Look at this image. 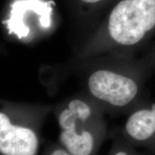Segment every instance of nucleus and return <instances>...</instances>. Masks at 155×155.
<instances>
[{
  "label": "nucleus",
  "mask_w": 155,
  "mask_h": 155,
  "mask_svg": "<svg viewBox=\"0 0 155 155\" xmlns=\"http://www.w3.org/2000/svg\"><path fill=\"white\" fill-rule=\"evenodd\" d=\"M144 64L122 69L100 68L89 75L88 88L95 99L116 111L130 112L143 100L147 79Z\"/></svg>",
  "instance_id": "obj_1"
},
{
  "label": "nucleus",
  "mask_w": 155,
  "mask_h": 155,
  "mask_svg": "<svg viewBox=\"0 0 155 155\" xmlns=\"http://www.w3.org/2000/svg\"><path fill=\"white\" fill-rule=\"evenodd\" d=\"M155 27V0H123L111 12L108 34L116 43L134 46Z\"/></svg>",
  "instance_id": "obj_2"
},
{
  "label": "nucleus",
  "mask_w": 155,
  "mask_h": 155,
  "mask_svg": "<svg viewBox=\"0 0 155 155\" xmlns=\"http://www.w3.org/2000/svg\"><path fill=\"white\" fill-rule=\"evenodd\" d=\"M94 116L93 108L80 99L72 100L68 108L58 116V124L61 132L60 140L68 152L72 155H91L96 150L100 137L104 134L102 122L98 121L90 129L84 127L78 130V122L98 118Z\"/></svg>",
  "instance_id": "obj_3"
},
{
  "label": "nucleus",
  "mask_w": 155,
  "mask_h": 155,
  "mask_svg": "<svg viewBox=\"0 0 155 155\" xmlns=\"http://www.w3.org/2000/svg\"><path fill=\"white\" fill-rule=\"evenodd\" d=\"M124 136L134 147L155 154V101L145 98L129 112Z\"/></svg>",
  "instance_id": "obj_4"
},
{
  "label": "nucleus",
  "mask_w": 155,
  "mask_h": 155,
  "mask_svg": "<svg viewBox=\"0 0 155 155\" xmlns=\"http://www.w3.org/2000/svg\"><path fill=\"white\" fill-rule=\"evenodd\" d=\"M38 139L32 129L13 125L0 112V152L3 155H36Z\"/></svg>",
  "instance_id": "obj_5"
},
{
  "label": "nucleus",
  "mask_w": 155,
  "mask_h": 155,
  "mask_svg": "<svg viewBox=\"0 0 155 155\" xmlns=\"http://www.w3.org/2000/svg\"><path fill=\"white\" fill-rule=\"evenodd\" d=\"M110 155H144L136 150V147L129 144L127 141L117 143L112 150Z\"/></svg>",
  "instance_id": "obj_6"
},
{
  "label": "nucleus",
  "mask_w": 155,
  "mask_h": 155,
  "mask_svg": "<svg viewBox=\"0 0 155 155\" xmlns=\"http://www.w3.org/2000/svg\"><path fill=\"white\" fill-rule=\"evenodd\" d=\"M51 155H72L68 151L64 150H56L52 152Z\"/></svg>",
  "instance_id": "obj_7"
},
{
  "label": "nucleus",
  "mask_w": 155,
  "mask_h": 155,
  "mask_svg": "<svg viewBox=\"0 0 155 155\" xmlns=\"http://www.w3.org/2000/svg\"><path fill=\"white\" fill-rule=\"evenodd\" d=\"M81 1L84 2H86V3H95V2H98L101 1V0H81Z\"/></svg>",
  "instance_id": "obj_8"
},
{
  "label": "nucleus",
  "mask_w": 155,
  "mask_h": 155,
  "mask_svg": "<svg viewBox=\"0 0 155 155\" xmlns=\"http://www.w3.org/2000/svg\"><path fill=\"white\" fill-rule=\"evenodd\" d=\"M154 155H155V154H154Z\"/></svg>",
  "instance_id": "obj_9"
}]
</instances>
